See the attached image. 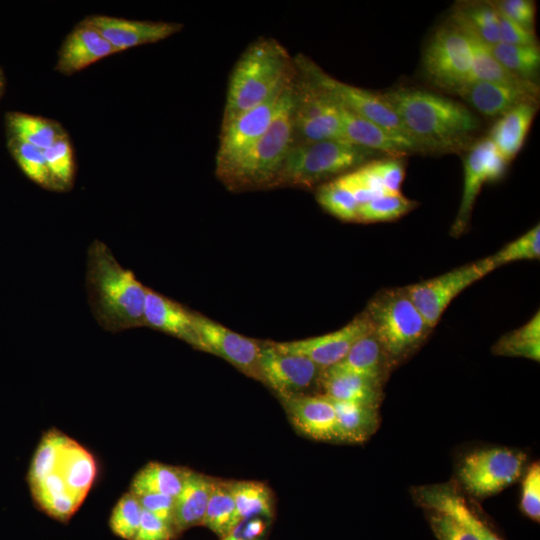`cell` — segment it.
Wrapping results in <instances>:
<instances>
[{
    "mask_svg": "<svg viewBox=\"0 0 540 540\" xmlns=\"http://www.w3.org/2000/svg\"><path fill=\"white\" fill-rule=\"evenodd\" d=\"M380 94L424 152L458 148L480 125L461 103L425 90L399 87Z\"/></svg>",
    "mask_w": 540,
    "mask_h": 540,
    "instance_id": "6da1fadb",
    "label": "cell"
},
{
    "mask_svg": "<svg viewBox=\"0 0 540 540\" xmlns=\"http://www.w3.org/2000/svg\"><path fill=\"white\" fill-rule=\"evenodd\" d=\"M86 289L92 314L105 330L120 332L144 326L147 287L99 240L87 252Z\"/></svg>",
    "mask_w": 540,
    "mask_h": 540,
    "instance_id": "7a4b0ae2",
    "label": "cell"
},
{
    "mask_svg": "<svg viewBox=\"0 0 540 540\" xmlns=\"http://www.w3.org/2000/svg\"><path fill=\"white\" fill-rule=\"evenodd\" d=\"M294 79L295 75L283 87L275 115L265 133L220 177L230 190L273 187L295 142Z\"/></svg>",
    "mask_w": 540,
    "mask_h": 540,
    "instance_id": "3957f363",
    "label": "cell"
},
{
    "mask_svg": "<svg viewBox=\"0 0 540 540\" xmlns=\"http://www.w3.org/2000/svg\"><path fill=\"white\" fill-rule=\"evenodd\" d=\"M293 74L292 60L276 40L251 43L231 71L222 124L266 100Z\"/></svg>",
    "mask_w": 540,
    "mask_h": 540,
    "instance_id": "277c9868",
    "label": "cell"
},
{
    "mask_svg": "<svg viewBox=\"0 0 540 540\" xmlns=\"http://www.w3.org/2000/svg\"><path fill=\"white\" fill-rule=\"evenodd\" d=\"M363 312L392 369L414 354L433 330L404 287L377 292Z\"/></svg>",
    "mask_w": 540,
    "mask_h": 540,
    "instance_id": "5b68a950",
    "label": "cell"
},
{
    "mask_svg": "<svg viewBox=\"0 0 540 540\" xmlns=\"http://www.w3.org/2000/svg\"><path fill=\"white\" fill-rule=\"evenodd\" d=\"M381 155L346 140L295 141L273 187H311Z\"/></svg>",
    "mask_w": 540,
    "mask_h": 540,
    "instance_id": "8992f818",
    "label": "cell"
},
{
    "mask_svg": "<svg viewBox=\"0 0 540 540\" xmlns=\"http://www.w3.org/2000/svg\"><path fill=\"white\" fill-rule=\"evenodd\" d=\"M422 64L429 80L449 92L471 82L473 55L465 32L450 19L438 27L425 46Z\"/></svg>",
    "mask_w": 540,
    "mask_h": 540,
    "instance_id": "52a82bcc",
    "label": "cell"
},
{
    "mask_svg": "<svg viewBox=\"0 0 540 540\" xmlns=\"http://www.w3.org/2000/svg\"><path fill=\"white\" fill-rule=\"evenodd\" d=\"M295 65L300 75L319 87L340 107L388 130L411 138L398 115L380 93L341 82L304 56H299L295 60Z\"/></svg>",
    "mask_w": 540,
    "mask_h": 540,
    "instance_id": "ba28073f",
    "label": "cell"
},
{
    "mask_svg": "<svg viewBox=\"0 0 540 540\" xmlns=\"http://www.w3.org/2000/svg\"><path fill=\"white\" fill-rule=\"evenodd\" d=\"M525 464L526 454L521 451L506 447L484 448L464 457L458 477L468 493L483 498L515 483Z\"/></svg>",
    "mask_w": 540,
    "mask_h": 540,
    "instance_id": "9c48e42d",
    "label": "cell"
},
{
    "mask_svg": "<svg viewBox=\"0 0 540 540\" xmlns=\"http://www.w3.org/2000/svg\"><path fill=\"white\" fill-rule=\"evenodd\" d=\"M493 270L495 267L488 256L404 288L426 323L434 329L449 304Z\"/></svg>",
    "mask_w": 540,
    "mask_h": 540,
    "instance_id": "30bf717a",
    "label": "cell"
},
{
    "mask_svg": "<svg viewBox=\"0 0 540 540\" xmlns=\"http://www.w3.org/2000/svg\"><path fill=\"white\" fill-rule=\"evenodd\" d=\"M323 371L310 359L282 352L271 341H263L260 382L272 390L279 400L321 394Z\"/></svg>",
    "mask_w": 540,
    "mask_h": 540,
    "instance_id": "8fae6325",
    "label": "cell"
},
{
    "mask_svg": "<svg viewBox=\"0 0 540 540\" xmlns=\"http://www.w3.org/2000/svg\"><path fill=\"white\" fill-rule=\"evenodd\" d=\"M298 76L294 79L295 141L345 140L340 106L304 76Z\"/></svg>",
    "mask_w": 540,
    "mask_h": 540,
    "instance_id": "7c38bea8",
    "label": "cell"
},
{
    "mask_svg": "<svg viewBox=\"0 0 540 540\" xmlns=\"http://www.w3.org/2000/svg\"><path fill=\"white\" fill-rule=\"evenodd\" d=\"M285 84L263 102L222 124L220 143L216 156V174L219 178L223 176L268 129L275 115L280 94Z\"/></svg>",
    "mask_w": 540,
    "mask_h": 540,
    "instance_id": "4fadbf2b",
    "label": "cell"
},
{
    "mask_svg": "<svg viewBox=\"0 0 540 540\" xmlns=\"http://www.w3.org/2000/svg\"><path fill=\"white\" fill-rule=\"evenodd\" d=\"M195 328L200 351L221 357L244 375L260 382L263 341L241 335L198 312H195Z\"/></svg>",
    "mask_w": 540,
    "mask_h": 540,
    "instance_id": "5bb4252c",
    "label": "cell"
},
{
    "mask_svg": "<svg viewBox=\"0 0 540 540\" xmlns=\"http://www.w3.org/2000/svg\"><path fill=\"white\" fill-rule=\"evenodd\" d=\"M508 162L489 137L475 143L465 157L463 193L451 235L459 237L469 224L473 207L482 186L503 178Z\"/></svg>",
    "mask_w": 540,
    "mask_h": 540,
    "instance_id": "9a60e30c",
    "label": "cell"
},
{
    "mask_svg": "<svg viewBox=\"0 0 540 540\" xmlns=\"http://www.w3.org/2000/svg\"><path fill=\"white\" fill-rule=\"evenodd\" d=\"M370 332V323L362 312L334 332L307 339L271 343L282 352L304 356L319 367L327 369L339 363L351 347Z\"/></svg>",
    "mask_w": 540,
    "mask_h": 540,
    "instance_id": "2e32d148",
    "label": "cell"
},
{
    "mask_svg": "<svg viewBox=\"0 0 540 540\" xmlns=\"http://www.w3.org/2000/svg\"><path fill=\"white\" fill-rule=\"evenodd\" d=\"M96 28L117 52L164 40L182 29L175 22L131 20L107 15L84 19Z\"/></svg>",
    "mask_w": 540,
    "mask_h": 540,
    "instance_id": "e0dca14e",
    "label": "cell"
},
{
    "mask_svg": "<svg viewBox=\"0 0 540 540\" xmlns=\"http://www.w3.org/2000/svg\"><path fill=\"white\" fill-rule=\"evenodd\" d=\"M455 94L463 98L486 117H500L522 103H536L539 94L537 83L502 84L471 81Z\"/></svg>",
    "mask_w": 540,
    "mask_h": 540,
    "instance_id": "ac0fdd59",
    "label": "cell"
},
{
    "mask_svg": "<svg viewBox=\"0 0 540 540\" xmlns=\"http://www.w3.org/2000/svg\"><path fill=\"white\" fill-rule=\"evenodd\" d=\"M295 429L317 441L338 442L336 411L323 394L280 400Z\"/></svg>",
    "mask_w": 540,
    "mask_h": 540,
    "instance_id": "d6986e66",
    "label": "cell"
},
{
    "mask_svg": "<svg viewBox=\"0 0 540 540\" xmlns=\"http://www.w3.org/2000/svg\"><path fill=\"white\" fill-rule=\"evenodd\" d=\"M341 108L342 132L346 141L379 154L400 157L412 152H424L411 138L388 130Z\"/></svg>",
    "mask_w": 540,
    "mask_h": 540,
    "instance_id": "ffe728a7",
    "label": "cell"
},
{
    "mask_svg": "<svg viewBox=\"0 0 540 540\" xmlns=\"http://www.w3.org/2000/svg\"><path fill=\"white\" fill-rule=\"evenodd\" d=\"M118 53L93 26L82 20L63 41L55 69L64 75H72L91 64Z\"/></svg>",
    "mask_w": 540,
    "mask_h": 540,
    "instance_id": "44dd1931",
    "label": "cell"
},
{
    "mask_svg": "<svg viewBox=\"0 0 540 540\" xmlns=\"http://www.w3.org/2000/svg\"><path fill=\"white\" fill-rule=\"evenodd\" d=\"M144 326L176 337L200 350L195 312L147 287Z\"/></svg>",
    "mask_w": 540,
    "mask_h": 540,
    "instance_id": "7402d4cb",
    "label": "cell"
},
{
    "mask_svg": "<svg viewBox=\"0 0 540 540\" xmlns=\"http://www.w3.org/2000/svg\"><path fill=\"white\" fill-rule=\"evenodd\" d=\"M414 496L419 504L430 511L443 512L452 516L480 540H502L451 486H422L415 489Z\"/></svg>",
    "mask_w": 540,
    "mask_h": 540,
    "instance_id": "603a6c76",
    "label": "cell"
},
{
    "mask_svg": "<svg viewBox=\"0 0 540 540\" xmlns=\"http://www.w3.org/2000/svg\"><path fill=\"white\" fill-rule=\"evenodd\" d=\"M382 386L370 378L329 367L323 371L321 394L334 401L378 408Z\"/></svg>",
    "mask_w": 540,
    "mask_h": 540,
    "instance_id": "cb8c5ba5",
    "label": "cell"
},
{
    "mask_svg": "<svg viewBox=\"0 0 540 540\" xmlns=\"http://www.w3.org/2000/svg\"><path fill=\"white\" fill-rule=\"evenodd\" d=\"M214 478L190 470L184 486L175 498L173 526L178 535L202 526Z\"/></svg>",
    "mask_w": 540,
    "mask_h": 540,
    "instance_id": "d4e9b609",
    "label": "cell"
},
{
    "mask_svg": "<svg viewBox=\"0 0 540 540\" xmlns=\"http://www.w3.org/2000/svg\"><path fill=\"white\" fill-rule=\"evenodd\" d=\"M536 112V103L519 104L498 117L492 127L489 139L507 162L521 150Z\"/></svg>",
    "mask_w": 540,
    "mask_h": 540,
    "instance_id": "484cf974",
    "label": "cell"
},
{
    "mask_svg": "<svg viewBox=\"0 0 540 540\" xmlns=\"http://www.w3.org/2000/svg\"><path fill=\"white\" fill-rule=\"evenodd\" d=\"M331 367L370 378L382 385L392 371L381 344L372 332L359 339L345 357Z\"/></svg>",
    "mask_w": 540,
    "mask_h": 540,
    "instance_id": "4316f807",
    "label": "cell"
},
{
    "mask_svg": "<svg viewBox=\"0 0 540 540\" xmlns=\"http://www.w3.org/2000/svg\"><path fill=\"white\" fill-rule=\"evenodd\" d=\"M56 471L63 478L70 494L82 503L96 475L93 456L70 439L61 452Z\"/></svg>",
    "mask_w": 540,
    "mask_h": 540,
    "instance_id": "83f0119b",
    "label": "cell"
},
{
    "mask_svg": "<svg viewBox=\"0 0 540 540\" xmlns=\"http://www.w3.org/2000/svg\"><path fill=\"white\" fill-rule=\"evenodd\" d=\"M189 472L190 469L150 462L134 476L130 492L134 495L162 494L176 498Z\"/></svg>",
    "mask_w": 540,
    "mask_h": 540,
    "instance_id": "f1b7e54d",
    "label": "cell"
},
{
    "mask_svg": "<svg viewBox=\"0 0 540 540\" xmlns=\"http://www.w3.org/2000/svg\"><path fill=\"white\" fill-rule=\"evenodd\" d=\"M337 419L338 442L361 443L379 426L378 408L332 400Z\"/></svg>",
    "mask_w": 540,
    "mask_h": 540,
    "instance_id": "f546056e",
    "label": "cell"
},
{
    "mask_svg": "<svg viewBox=\"0 0 540 540\" xmlns=\"http://www.w3.org/2000/svg\"><path fill=\"white\" fill-rule=\"evenodd\" d=\"M450 20L491 46L499 43V14L492 2H464L455 7Z\"/></svg>",
    "mask_w": 540,
    "mask_h": 540,
    "instance_id": "4dcf8cb0",
    "label": "cell"
},
{
    "mask_svg": "<svg viewBox=\"0 0 540 540\" xmlns=\"http://www.w3.org/2000/svg\"><path fill=\"white\" fill-rule=\"evenodd\" d=\"M239 523L231 481L214 478L202 526L224 538L234 533Z\"/></svg>",
    "mask_w": 540,
    "mask_h": 540,
    "instance_id": "1f68e13d",
    "label": "cell"
},
{
    "mask_svg": "<svg viewBox=\"0 0 540 540\" xmlns=\"http://www.w3.org/2000/svg\"><path fill=\"white\" fill-rule=\"evenodd\" d=\"M7 126L12 138L42 150L66 135L61 125L53 120L19 112L7 115Z\"/></svg>",
    "mask_w": 540,
    "mask_h": 540,
    "instance_id": "d6a6232c",
    "label": "cell"
},
{
    "mask_svg": "<svg viewBox=\"0 0 540 540\" xmlns=\"http://www.w3.org/2000/svg\"><path fill=\"white\" fill-rule=\"evenodd\" d=\"M498 356L523 357L540 360V314L539 311L521 327L504 334L492 347Z\"/></svg>",
    "mask_w": 540,
    "mask_h": 540,
    "instance_id": "836d02e7",
    "label": "cell"
},
{
    "mask_svg": "<svg viewBox=\"0 0 540 540\" xmlns=\"http://www.w3.org/2000/svg\"><path fill=\"white\" fill-rule=\"evenodd\" d=\"M495 59L511 74L528 82L536 83L540 69L538 45L519 46L499 42L490 46Z\"/></svg>",
    "mask_w": 540,
    "mask_h": 540,
    "instance_id": "e575fe53",
    "label": "cell"
},
{
    "mask_svg": "<svg viewBox=\"0 0 540 540\" xmlns=\"http://www.w3.org/2000/svg\"><path fill=\"white\" fill-rule=\"evenodd\" d=\"M231 489L239 522L256 515H272L273 495L264 483L250 480L231 481Z\"/></svg>",
    "mask_w": 540,
    "mask_h": 540,
    "instance_id": "d590c367",
    "label": "cell"
},
{
    "mask_svg": "<svg viewBox=\"0 0 540 540\" xmlns=\"http://www.w3.org/2000/svg\"><path fill=\"white\" fill-rule=\"evenodd\" d=\"M463 31L469 40L473 55L471 81H487L502 84H520L528 82L508 72L495 59L489 45L481 41L475 35L465 30Z\"/></svg>",
    "mask_w": 540,
    "mask_h": 540,
    "instance_id": "8d00e7d4",
    "label": "cell"
},
{
    "mask_svg": "<svg viewBox=\"0 0 540 540\" xmlns=\"http://www.w3.org/2000/svg\"><path fill=\"white\" fill-rule=\"evenodd\" d=\"M69 440L70 438L57 430L48 431L44 435L29 467L27 475L29 487L56 471L61 452Z\"/></svg>",
    "mask_w": 540,
    "mask_h": 540,
    "instance_id": "74e56055",
    "label": "cell"
},
{
    "mask_svg": "<svg viewBox=\"0 0 540 540\" xmlns=\"http://www.w3.org/2000/svg\"><path fill=\"white\" fill-rule=\"evenodd\" d=\"M358 169L380 194L400 193L405 175V162L400 157L370 160Z\"/></svg>",
    "mask_w": 540,
    "mask_h": 540,
    "instance_id": "f35d334b",
    "label": "cell"
},
{
    "mask_svg": "<svg viewBox=\"0 0 540 540\" xmlns=\"http://www.w3.org/2000/svg\"><path fill=\"white\" fill-rule=\"evenodd\" d=\"M416 206L403 194H382L359 206L358 222H387L401 218Z\"/></svg>",
    "mask_w": 540,
    "mask_h": 540,
    "instance_id": "ab89813d",
    "label": "cell"
},
{
    "mask_svg": "<svg viewBox=\"0 0 540 540\" xmlns=\"http://www.w3.org/2000/svg\"><path fill=\"white\" fill-rule=\"evenodd\" d=\"M44 156L54 190H66L71 187L74 174V154L66 135L44 150Z\"/></svg>",
    "mask_w": 540,
    "mask_h": 540,
    "instance_id": "60d3db41",
    "label": "cell"
},
{
    "mask_svg": "<svg viewBox=\"0 0 540 540\" xmlns=\"http://www.w3.org/2000/svg\"><path fill=\"white\" fill-rule=\"evenodd\" d=\"M316 198L328 213L343 221H358L359 204L353 194L336 178L323 184Z\"/></svg>",
    "mask_w": 540,
    "mask_h": 540,
    "instance_id": "b9f144b4",
    "label": "cell"
},
{
    "mask_svg": "<svg viewBox=\"0 0 540 540\" xmlns=\"http://www.w3.org/2000/svg\"><path fill=\"white\" fill-rule=\"evenodd\" d=\"M10 148L20 169L30 180L44 188L54 190L44 150L15 138L10 139Z\"/></svg>",
    "mask_w": 540,
    "mask_h": 540,
    "instance_id": "7bdbcfd3",
    "label": "cell"
},
{
    "mask_svg": "<svg viewBox=\"0 0 540 540\" xmlns=\"http://www.w3.org/2000/svg\"><path fill=\"white\" fill-rule=\"evenodd\" d=\"M142 507L137 497L131 493H125L114 506L109 527L111 531L124 540H134L139 529Z\"/></svg>",
    "mask_w": 540,
    "mask_h": 540,
    "instance_id": "ee69618b",
    "label": "cell"
},
{
    "mask_svg": "<svg viewBox=\"0 0 540 540\" xmlns=\"http://www.w3.org/2000/svg\"><path fill=\"white\" fill-rule=\"evenodd\" d=\"M540 257V226L537 224L532 229L509 242L489 256L495 269L511 262L521 260H538Z\"/></svg>",
    "mask_w": 540,
    "mask_h": 540,
    "instance_id": "f6af8a7d",
    "label": "cell"
},
{
    "mask_svg": "<svg viewBox=\"0 0 540 540\" xmlns=\"http://www.w3.org/2000/svg\"><path fill=\"white\" fill-rule=\"evenodd\" d=\"M521 511L530 519H540V465L533 463L526 471L521 490Z\"/></svg>",
    "mask_w": 540,
    "mask_h": 540,
    "instance_id": "bcb514c9",
    "label": "cell"
},
{
    "mask_svg": "<svg viewBox=\"0 0 540 540\" xmlns=\"http://www.w3.org/2000/svg\"><path fill=\"white\" fill-rule=\"evenodd\" d=\"M428 520L438 540H480L465 525L446 513L431 511Z\"/></svg>",
    "mask_w": 540,
    "mask_h": 540,
    "instance_id": "7dc6e473",
    "label": "cell"
},
{
    "mask_svg": "<svg viewBox=\"0 0 540 540\" xmlns=\"http://www.w3.org/2000/svg\"><path fill=\"white\" fill-rule=\"evenodd\" d=\"M499 14L535 32L536 5L531 0H501L494 2Z\"/></svg>",
    "mask_w": 540,
    "mask_h": 540,
    "instance_id": "c3c4849f",
    "label": "cell"
},
{
    "mask_svg": "<svg viewBox=\"0 0 540 540\" xmlns=\"http://www.w3.org/2000/svg\"><path fill=\"white\" fill-rule=\"evenodd\" d=\"M177 536L178 534L170 523L143 510L134 540H172Z\"/></svg>",
    "mask_w": 540,
    "mask_h": 540,
    "instance_id": "681fc988",
    "label": "cell"
},
{
    "mask_svg": "<svg viewBox=\"0 0 540 540\" xmlns=\"http://www.w3.org/2000/svg\"><path fill=\"white\" fill-rule=\"evenodd\" d=\"M498 23L499 42L519 46L537 45L536 34L534 31H529L519 26L501 14H499Z\"/></svg>",
    "mask_w": 540,
    "mask_h": 540,
    "instance_id": "f907efd6",
    "label": "cell"
},
{
    "mask_svg": "<svg viewBox=\"0 0 540 540\" xmlns=\"http://www.w3.org/2000/svg\"><path fill=\"white\" fill-rule=\"evenodd\" d=\"M135 496L143 510L152 513L173 526L174 497L162 494H141Z\"/></svg>",
    "mask_w": 540,
    "mask_h": 540,
    "instance_id": "816d5d0a",
    "label": "cell"
},
{
    "mask_svg": "<svg viewBox=\"0 0 540 540\" xmlns=\"http://www.w3.org/2000/svg\"><path fill=\"white\" fill-rule=\"evenodd\" d=\"M222 540H242L241 538L234 535V533L222 538Z\"/></svg>",
    "mask_w": 540,
    "mask_h": 540,
    "instance_id": "f5cc1de1",
    "label": "cell"
},
{
    "mask_svg": "<svg viewBox=\"0 0 540 540\" xmlns=\"http://www.w3.org/2000/svg\"><path fill=\"white\" fill-rule=\"evenodd\" d=\"M2 87H3V82L0 80V94H1V91H2Z\"/></svg>",
    "mask_w": 540,
    "mask_h": 540,
    "instance_id": "db71d44e",
    "label": "cell"
}]
</instances>
